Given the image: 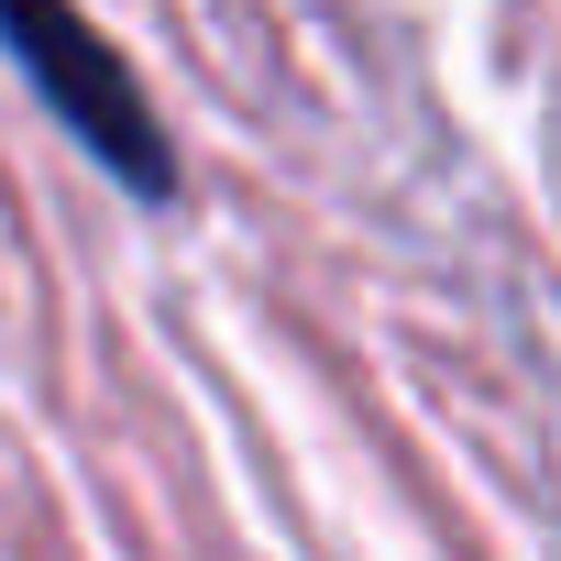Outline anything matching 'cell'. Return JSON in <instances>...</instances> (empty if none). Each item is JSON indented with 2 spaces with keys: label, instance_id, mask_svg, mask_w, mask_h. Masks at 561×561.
<instances>
[{
  "label": "cell",
  "instance_id": "6da1fadb",
  "mask_svg": "<svg viewBox=\"0 0 561 561\" xmlns=\"http://www.w3.org/2000/svg\"><path fill=\"white\" fill-rule=\"evenodd\" d=\"M0 56L34 78V100L89 144L100 176H122L133 198H176V144L144 100V78L122 67V45L78 12V0H0Z\"/></svg>",
  "mask_w": 561,
  "mask_h": 561
}]
</instances>
